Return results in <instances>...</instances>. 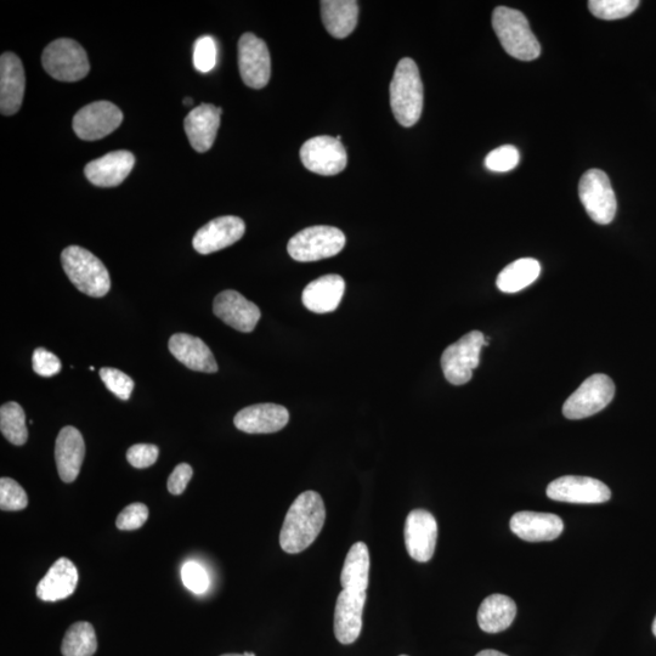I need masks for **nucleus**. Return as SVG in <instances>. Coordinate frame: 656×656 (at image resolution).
Here are the masks:
<instances>
[{
    "mask_svg": "<svg viewBox=\"0 0 656 656\" xmlns=\"http://www.w3.org/2000/svg\"><path fill=\"white\" fill-rule=\"evenodd\" d=\"M78 584V571L70 559L60 558L39 581L37 597L44 602H58L73 595Z\"/></svg>",
    "mask_w": 656,
    "mask_h": 656,
    "instance_id": "obj_26",
    "label": "nucleus"
},
{
    "mask_svg": "<svg viewBox=\"0 0 656 656\" xmlns=\"http://www.w3.org/2000/svg\"><path fill=\"white\" fill-rule=\"evenodd\" d=\"M223 110L212 104H202L190 111L184 121L185 133L194 150L203 154L212 149L220 127Z\"/></svg>",
    "mask_w": 656,
    "mask_h": 656,
    "instance_id": "obj_22",
    "label": "nucleus"
},
{
    "mask_svg": "<svg viewBox=\"0 0 656 656\" xmlns=\"http://www.w3.org/2000/svg\"><path fill=\"white\" fill-rule=\"evenodd\" d=\"M370 552L364 542H356L344 561L341 585L343 590L366 592L369 587Z\"/></svg>",
    "mask_w": 656,
    "mask_h": 656,
    "instance_id": "obj_29",
    "label": "nucleus"
},
{
    "mask_svg": "<svg viewBox=\"0 0 656 656\" xmlns=\"http://www.w3.org/2000/svg\"><path fill=\"white\" fill-rule=\"evenodd\" d=\"M33 370L42 377H53L61 371V361L58 356L47 349L38 348L32 356Z\"/></svg>",
    "mask_w": 656,
    "mask_h": 656,
    "instance_id": "obj_40",
    "label": "nucleus"
},
{
    "mask_svg": "<svg viewBox=\"0 0 656 656\" xmlns=\"http://www.w3.org/2000/svg\"><path fill=\"white\" fill-rule=\"evenodd\" d=\"M86 456V444L77 428H62L55 445V460L62 482H75Z\"/></svg>",
    "mask_w": 656,
    "mask_h": 656,
    "instance_id": "obj_21",
    "label": "nucleus"
},
{
    "mask_svg": "<svg viewBox=\"0 0 656 656\" xmlns=\"http://www.w3.org/2000/svg\"><path fill=\"white\" fill-rule=\"evenodd\" d=\"M149 518V508L144 503H132L117 517L116 527L123 531L137 530L143 527Z\"/></svg>",
    "mask_w": 656,
    "mask_h": 656,
    "instance_id": "obj_39",
    "label": "nucleus"
},
{
    "mask_svg": "<svg viewBox=\"0 0 656 656\" xmlns=\"http://www.w3.org/2000/svg\"><path fill=\"white\" fill-rule=\"evenodd\" d=\"M400 656H407V655H400Z\"/></svg>",
    "mask_w": 656,
    "mask_h": 656,
    "instance_id": "obj_47",
    "label": "nucleus"
},
{
    "mask_svg": "<svg viewBox=\"0 0 656 656\" xmlns=\"http://www.w3.org/2000/svg\"><path fill=\"white\" fill-rule=\"evenodd\" d=\"M301 160L308 171L331 177L346 169L348 155L342 141L321 135L305 141L301 149Z\"/></svg>",
    "mask_w": 656,
    "mask_h": 656,
    "instance_id": "obj_10",
    "label": "nucleus"
},
{
    "mask_svg": "<svg viewBox=\"0 0 656 656\" xmlns=\"http://www.w3.org/2000/svg\"><path fill=\"white\" fill-rule=\"evenodd\" d=\"M492 27L507 54L520 61H533L541 54V45L530 30L529 21L516 9L499 7L492 14Z\"/></svg>",
    "mask_w": 656,
    "mask_h": 656,
    "instance_id": "obj_3",
    "label": "nucleus"
},
{
    "mask_svg": "<svg viewBox=\"0 0 656 656\" xmlns=\"http://www.w3.org/2000/svg\"><path fill=\"white\" fill-rule=\"evenodd\" d=\"M638 0H591L588 8L593 15L602 20H620L631 15L638 8Z\"/></svg>",
    "mask_w": 656,
    "mask_h": 656,
    "instance_id": "obj_33",
    "label": "nucleus"
},
{
    "mask_svg": "<svg viewBox=\"0 0 656 656\" xmlns=\"http://www.w3.org/2000/svg\"><path fill=\"white\" fill-rule=\"evenodd\" d=\"M540 274L541 265L536 259L522 258L501 271L496 285L502 292L516 293L534 284Z\"/></svg>",
    "mask_w": 656,
    "mask_h": 656,
    "instance_id": "obj_30",
    "label": "nucleus"
},
{
    "mask_svg": "<svg viewBox=\"0 0 656 656\" xmlns=\"http://www.w3.org/2000/svg\"><path fill=\"white\" fill-rule=\"evenodd\" d=\"M222 656H247V655L243 653V654H224Z\"/></svg>",
    "mask_w": 656,
    "mask_h": 656,
    "instance_id": "obj_45",
    "label": "nucleus"
},
{
    "mask_svg": "<svg viewBox=\"0 0 656 656\" xmlns=\"http://www.w3.org/2000/svg\"><path fill=\"white\" fill-rule=\"evenodd\" d=\"M321 18L332 37L343 39L352 35L358 25L359 5L354 0H324Z\"/></svg>",
    "mask_w": 656,
    "mask_h": 656,
    "instance_id": "obj_27",
    "label": "nucleus"
},
{
    "mask_svg": "<svg viewBox=\"0 0 656 656\" xmlns=\"http://www.w3.org/2000/svg\"><path fill=\"white\" fill-rule=\"evenodd\" d=\"M182 580L185 587L195 595H203L211 585L207 570L196 562H188L183 565Z\"/></svg>",
    "mask_w": 656,
    "mask_h": 656,
    "instance_id": "obj_38",
    "label": "nucleus"
},
{
    "mask_svg": "<svg viewBox=\"0 0 656 656\" xmlns=\"http://www.w3.org/2000/svg\"><path fill=\"white\" fill-rule=\"evenodd\" d=\"M213 311L226 325L245 333L252 332L262 316L256 304L233 290L218 294L214 299Z\"/></svg>",
    "mask_w": 656,
    "mask_h": 656,
    "instance_id": "obj_16",
    "label": "nucleus"
},
{
    "mask_svg": "<svg viewBox=\"0 0 656 656\" xmlns=\"http://www.w3.org/2000/svg\"><path fill=\"white\" fill-rule=\"evenodd\" d=\"M346 242V235L333 226H311L292 237L287 251L297 262H316L337 256Z\"/></svg>",
    "mask_w": 656,
    "mask_h": 656,
    "instance_id": "obj_5",
    "label": "nucleus"
},
{
    "mask_svg": "<svg viewBox=\"0 0 656 656\" xmlns=\"http://www.w3.org/2000/svg\"><path fill=\"white\" fill-rule=\"evenodd\" d=\"M546 494L551 500L580 505H596L604 503L612 497V491L601 480L590 477L558 478L547 486Z\"/></svg>",
    "mask_w": 656,
    "mask_h": 656,
    "instance_id": "obj_12",
    "label": "nucleus"
},
{
    "mask_svg": "<svg viewBox=\"0 0 656 656\" xmlns=\"http://www.w3.org/2000/svg\"><path fill=\"white\" fill-rule=\"evenodd\" d=\"M615 395L612 378L602 373L588 377L581 386L570 395L563 406V415L569 420H582L601 412Z\"/></svg>",
    "mask_w": 656,
    "mask_h": 656,
    "instance_id": "obj_8",
    "label": "nucleus"
},
{
    "mask_svg": "<svg viewBox=\"0 0 656 656\" xmlns=\"http://www.w3.org/2000/svg\"><path fill=\"white\" fill-rule=\"evenodd\" d=\"M26 77L24 66L18 55L4 53L0 58V111L4 116H13L21 109L24 101Z\"/></svg>",
    "mask_w": 656,
    "mask_h": 656,
    "instance_id": "obj_17",
    "label": "nucleus"
},
{
    "mask_svg": "<svg viewBox=\"0 0 656 656\" xmlns=\"http://www.w3.org/2000/svg\"><path fill=\"white\" fill-rule=\"evenodd\" d=\"M27 505L26 491L18 482L11 478L0 479V508L2 511H22Z\"/></svg>",
    "mask_w": 656,
    "mask_h": 656,
    "instance_id": "obj_34",
    "label": "nucleus"
},
{
    "mask_svg": "<svg viewBox=\"0 0 656 656\" xmlns=\"http://www.w3.org/2000/svg\"><path fill=\"white\" fill-rule=\"evenodd\" d=\"M366 592L343 590L339 593L335 610V636L342 644H352L363 630Z\"/></svg>",
    "mask_w": 656,
    "mask_h": 656,
    "instance_id": "obj_18",
    "label": "nucleus"
},
{
    "mask_svg": "<svg viewBox=\"0 0 656 656\" xmlns=\"http://www.w3.org/2000/svg\"><path fill=\"white\" fill-rule=\"evenodd\" d=\"M510 527L524 541L542 542L561 536L564 523L557 514L524 511L514 514Z\"/></svg>",
    "mask_w": 656,
    "mask_h": 656,
    "instance_id": "obj_23",
    "label": "nucleus"
},
{
    "mask_svg": "<svg viewBox=\"0 0 656 656\" xmlns=\"http://www.w3.org/2000/svg\"><path fill=\"white\" fill-rule=\"evenodd\" d=\"M290 421V412L277 404L245 407L234 418L235 427L248 434H270L281 431Z\"/></svg>",
    "mask_w": 656,
    "mask_h": 656,
    "instance_id": "obj_19",
    "label": "nucleus"
},
{
    "mask_svg": "<svg viewBox=\"0 0 656 656\" xmlns=\"http://www.w3.org/2000/svg\"><path fill=\"white\" fill-rule=\"evenodd\" d=\"M169 350L175 359L192 371H218V364L211 349L199 337L177 333L169 339Z\"/></svg>",
    "mask_w": 656,
    "mask_h": 656,
    "instance_id": "obj_25",
    "label": "nucleus"
},
{
    "mask_svg": "<svg viewBox=\"0 0 656 656\" xmlns=\"http://www.w3.org/2000/svg\"><path fill=\"white\" fill-rule=\"evenodd\" d=\"M192 103H194V100H192L191 98H185L184 99V105L185 106H191Z\"/></svg>",
    "mask_w": 656,
    "mask_h": 656,
    "instance_id": "obj_44",
    "label": "nucleus"
},
{
    "mask_svg": "<svg viewBox=\"0 0 656 656\" xmlns=\"http://www.w3.org/2000/svg\"><path fill=\"white\" fill-rule=\"evenodd\" d=\"M517 615V605L505 595H491L485 598L478 610V624L486 633L505 631L513 624Z\"/></svg>",
    "mask_w": 656,
    "mask_h": 656,
    "instance_id": "obj_28",
    "label": "nucleus"
},
{
    "mask_svg": "<svg viewBox=\"0 0 656 656\" xmlns=\"http://www.w3.org/2000/svg\"><path fill=\"white\" fill-rule=\"evenodd\" d=\"M326 520L324 500L315 491L299 495L288 510L280 534V545L286 553L297 554L314 544Z\"/></svg>",
    "mask_w": 656,
    "mask_h": 656,
    "instance_id": "obj_1",
    "label": "nucleus"
},
{
    "mask_svg": "<svg viewBox=\"0 0 656 656\" xmlns=\"http://www.w3.org/2000/svg\"><path fill=\"white\" fill-rule=\"evenodd\" d=\"M0 431L11 444L16 446L26 444L28 439L26 415L18 403H7L0 409Z\"/></svg>",
    "mask_w": 656,
    "mask_h": 656,
    "instance_id": "obj_32",
    "label": "nucleus"
},
{
    "mask_svg": "<svg viewBox=\"0 0 656 656\" xmlns=\"http://www.w3.org/2000/svg\"><path fill=\"white\" fill-rule=\"evenodd\" d=\"M98 649V639L92 624L79 621L67 630L62 639L61 653L64 656H93Z\"/></svg>",
    "mask_w": 656,
    "mask_h": 656,
    "instance_id": "obj_31",
    "label": "nucleus"
},
{
    "mask_svg": "<svg viewBox=\"0 0 656 656\" xmlns=\"http://www.w3.org/2000/svg\"><path fill=\"white\" fill-rule=\"evenodd\" d=\"M101 381L105 383L107 389L115 394L117 398L128 400L134 389V381L126 373L104 367L100 370Z\"/></svg>",
    "mask_w": 656,
    "mask_h": 656,
    "instance_id": "obj_36",
    "label": "nucleus"
},
{
    "mask_svg": "<svg viewBox=\"0 0 656 656\" xmlns=\"http://www.w3.org/2000/svg\"><path fill=\"white\" fill-rule=\"evenodd\" d=\"M245 222L239 217L226 216L211 220L197 231L192 246L201 254L222 251L245 235Z\"/></svg>",
    "mask_w": 656,
    "mask_h": 656,
    "instance_id": "obj_15",
    "label": "nucleus"
},
{
    "mask_svg": "<svg viewBox=\"0 0 656 656\" xmlns=\"http://www.w3.org/2000/svg\"><path fill=\"white\" fill-rule=\"evenodd\" d=\"M44 70L60 82H78L86 78L90 64L86 50L73 39L61 38L44 49Z\"/></svg>",
    "mask_w": 656,
    "mask_h": 656,
    "instance_id": "obj_6",
    "label": "nucleus"
},
{
    "mask_svg": "<svg viewBox=\"0 0 656 656\" xmlns=\"http://www.w3.org/2000/svg\"><path fill=\"white\" fill-rule=\"evenodd\" d=\"M122 122L123 113L115 104L95 101L76 113L72 127L79 139L96 141L115 132Z\"/></svg>",
    "mask_w": 656,
    "mask_h": 656,
    "instance_id": "obj_11",
    "label": "nucleus"
},
{
    "mask_svg": "<svg viewBox=\"0 0 656 656\" xmlns=\"http://www.w3.org/2000/svg\"><path fill=\"white\" fill-rule=\"evenodd\" d=\"M346 292L342 276L331 274L319 277L304 288V307L316 314L332 313L338 308Z\"/></svg>",
    "mask_w": 656,
    "mask_h": 656,
    "instance_id": "obj_24",
    "label": "nucleus"
},
{
    "mask_svg": "<svg viewBox=\"0 0 656 656\" xmlns=\"http://www.w3.org/2000/svg\"><path fill=\"white\" fill-rule=\"evenodd\" d=\"M579 195L588 216L601 225L613 222L616 214V197L608 175L601 169H590L580 180Z\"/></svg>",
    "mask_w": 656,
    "mask_h": 656,
    "instance_id": "obj_9",
    "label": "nucleus"
},
{
    "mask_svg": "<svg viewBox=\"0 0 656 656\" xmlns=\"http://www.w3.org/2000/svg\"><path fill=\"white\" fill-rule=\"evenodd\" d=\"M485 346H489V338L482 332L472 331L446 348L441 356V369L446 380L454 386L471 381L473 370L479 365L480 352Z\"/></svg>",
    "mask_w": 656,
    "mask_h": 656,
    "instance_id": "obj_7",
    "label": "nucleus"
},
{
    "mask_svg": "<svg viewBox=\"0 0 656 656\" xmlns=\"http://www.w3.org/2000/svg\"><path fill=\"white\" fill-rule=\"evenodd\" d=\"M217 64V44L211 36L197 39L194 48L195 69L201 73H208Z\"/></svg>",
    "mask_w": 656,
    "mask_h": 656,
    "instance_id": "obj_37",
    "label": "nucleus"
},
{
    "mask_svg": "<svg viewBox=\"0 0 656 656\" xmlns=\"http://www.w3.org/2000/svg\"><path fill=\"white\" fill-rule=\"evenodd\" d=\"M520 155L517 147L503 145L492 150L485 158V167L491 172H510L518 166Z\"/></svg>",
    "mask_w": 656,
    "mask_h": 656,
    "instance_id": "obj_35",
    "label": "nucleus"
},
{
    "mask_svg": "<svg viewBox=\"0 0 656 656\" xmlns=\"http://www.w3.org/2000/svg\"><path fill=\"white\" fill-rule=\"evenodd\" d=\"M135 157L132 152L113 151L103 157L89 162L84 174L90 183L100 188H113L121 185L133 171Z\"/></svg>",
    "mask_w": 656,
    "mask_h": 656,
    "instance_id": "obj_20",
    "label": "nucleus"
},
{
    "mask_svg": "<svg viewBox=\"0 0 656 656\" xmlns=\"http://www.w3.org/2000/svg\"><path fill=\"white\" fill-rule=\"evenodd\" d=\"M653 633H654V636L656 637V618L653 622Z\"/></svg>",
    "mask_w": 656,
    "mask_h": 656,
    "instance_id": "obj_46",
    "label": "nucleus"
},
{
    "mask_svg": "<svg viewBox=\"0 0 656 656\" xmlns=\"http://www.w3.org/2000/svg\"><path fill=\"white\" fill-rule=\"evenodd\" d=\"M475 656H508V655L503 654L501 652H497V650L494 649H486V650H482V652H479Z\"/></svg>",
    "mask_w": 656,
    "mask_h": 656,
    "instance_id": "obj_43",
    "label": "nucleus"
},
{
    "mask_svg": "<svg viewBox=\"0 0 656 656\" xmlns=\"http://www.w3.org/2000/svg\"><path fill=\"white\" fill-rule=\"evenodd\" d=\"M404 536L407 553L412 559L420 563L431 561L438 539V523L432 513L411 511L406 518Z\"/></svg>",
    "mask_w": 656,
    "mask_h": 656,
    "instance_id": "obj_14",
    "label": "nucleus"
},
{
    "mask_svg": "<svg viewBox=\"0 0 656 656\" xmlns=\"http://www.w3.org/2000/svg\"><path fill=\"white\" fill-rule=\"evenodd\" d=\"M160 449L152 444L133 445L127 452V460L135 468L143 469L155 465Z\"/></svg>",
    "mask_w": 656,
    "mask_h": 656,
    "instance_id": "obj_41",
    "label": "nucleus"
},
{
    "mask_svg": "<svg viewBox=\"0 0 656 656\" xmlns=\"http://www.w3.org/2000/svg\"><path fill=\"white\" fill-rule=\"evenodd\" d=\"M239 69L243 83L262 89L270 81L271 59L267 44L253 33H245L239 41Z\"/></svg>",
    "mask_w": 656,
    "mask_h": 656,
    "instance_id": "obj_13",
    "label": "nucleus"
},
{
    "mask_svg": "<svg viewBox=\"0 0 656 656\" xmlns=\"http://www.w3.org/2000/svg\"><path fill=\"white\" fill-rule=\"evenodd\" d=\"M192 474H194V471L188 463H180L169 475L168 491L172 495H182L192 478Z\"/></svg>",
    "mask_w": 656,
    "mask_h": 656,
    "instance_id": "obj_42",
    "label": "nucleus"
},
{
    "mask_svg": "<svg viewBox=\"0 0 656 656\" xmlns=\"http://www.w3.org/2000/svg\"><path fill=\"white\" fill-rule=\"evenodd\" d=\"M62 268L78 291L89 297L101 298L109 293V271L92 252L79 246H70L61 253Z\"/></svg>",
    "mask_w": 656,
    "mask_h": 656,
    "instance_id": "obj_4",
    "label": "nucleus"
},
{
    "mask_svg": "<svg viewBox=\"0 0 656 656\" xmlns=\"http://www.w3.org/2000/svg\"><path fill=\"white\" fill-rule=\"evenodd\" d=\"M390 106L401 126L409 128L420 121L423 111V83L416 62L400 60L390 83Z\"/></svg>",
    "mask_w": 656,
    "mask_h": 656,
    "instance_id": "obj_2",
    "label": "nucleus"
}]
</instances>
